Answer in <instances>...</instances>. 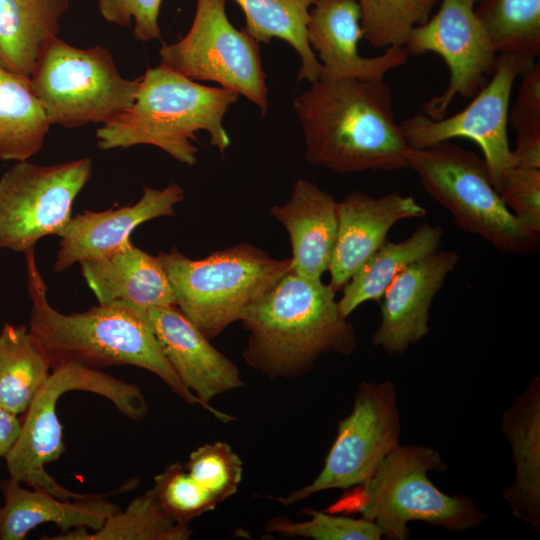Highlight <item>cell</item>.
Listing matches in <instances>:
<instances>
[{
	"instance_id": "cell-1",
	"label": "cell",
	"mask_w": 540,
	"mask_h": 540,
	"mask_svg": "<svg viewBox=\"0 0 540 540\" xmlns=\"http://www.w3.org/2000/svg\"><path fill=\"white\" fill-rule=\"evenodd\" d=\"M308 162L338 173L408 169L384 80L319 78L293 101Z\"/></svg>"
},
{
	"instance_id": "cell-2",
	"label": "cell",
	"mask_w": 540,
	"mask_h": 540,
	"mask_svg": "<svg viewBox=\"0 0 540 540\" xmlns=\"http://www.w3.org/2000/svg\"><path fill=\"white\" fill-rule=\"evenodd\" d=\"M27 286L32 310L29 332L46 354L51 369L78 363L94 369L132 365L158 376L177 396L198 405L218 420L236 418L200 401L180 381L145 321L122 304L97 305L63 314L47 300V287L34 250L25 253Z\"/></svg>"
},
{
	"instance_id": "cell-3",
	"label": "cell",
	"mask_w": 540,
	"mask_h": 540,
	"mask_svg": "<svg viewBox=\"0 0 540 540\" xmlns=\"http://www.w3.org/2000/svg\"><path fill=\"white\" fill-rule=\"evenodd\" d=\"M335 293L321 279L290 270L242 317L249 332L244 361L271 379H290L307 374L325 354L350 355L356 333Z\"/></svg>"
},
{
	"instance_id": "cell-4",
	"label": "cell",
	"mask_w": 540,
	"mask_h": 540,
	"mask_svg": "<svg viewBox=\"0 0 540 540\" xmlns=\"http://www.w3.org/2000/svg\"><path fill=\"white\" fill-rule=\"evenodd\" d=\"M239 94L222 87L199 84L163 65L140 76L133 104L96 130L103 150L152 145L182 164L197 162L194 144L206 131L210 144L223 154L231 140L223 119Z\"/></svg>"
},
{
	"instance_id": "cell-5",
	"label": "cell",
	"mask_w": 540,
	"mask_h": 540,
	"mask_svg": "<svg viewBox=\"0 0 540 540\" xmlns=\"http://www.w3.org/2000/svg\"><path fill=\"white\" fill-rule=\"evenodd\" d=\"M447 469L439 452L423 445H399L364 484L337 503L330 513L358 512L388 540L409 539L408 523L423 521L452 531L482 524L487 515L465 495H448L428 478Z\"/></svg>"
},
{
	"instance_id": "cell-6",
	"label": "cell",
	"mask_w": 540,
	"mask_h": 540,
	"mask_svg": "<svg viewBox=\"0 0 540 540\" xmlns=\"http://www.w3.org/2000/svg\"><path fill=\"white\" fill-rule=\"evenodd\" d=\"M172 286L176 307L209 339L246 311L291 270V258L275 259L241 243L193 260L172 247L156 255Z\"/></svg>"
},
{
	"instance_id": "cell-7",
	"label": "cell",
	"mask_w": 540,
	"mask_h": 540,
	"mask_svg": "<svg viewBox=\"0 0 540 540\" xmlns=\"http://www.w3.org/2000/svg\"><path fill=\"white\" fill-rule=\"evenodd\" d=\"M407 161L425 191L452 214L462 231L502 253H536L540 235L507 208L477 153L446 140L424 149L409 148Z\"/></svg>"
},
{
	"instance_id": "cell-8",
	"label": "cell",
	"mask_w": 540,
	"mask_h": 540,
	"mask_svg": "<svg viewBox=\"0 0 540 540\" xmlns=\"http://www.w3.org/2000/svg\"><path fill=\"white\" fill-rule=\"evenodd\" d=\"M70 391L98 394L131 420L138 421L148 413L146 399L135 384L78 363L62 364L52 370L25 411L19 435L5 461L12 479L65 500L93 495L63 487L45 469L47 464L59 459L65 451L56 405L58 399Z\"/></svg>"
},
{
	"instance_id": "cell-9",
	"label": "cell",
	"mask_w": 540,
	"mask_h": 540,
	"mask_svg": "<svg viewBox=\"0 0 540 540\" xmlns=\"http://www.w3.org/2000/svg\"><path fill=\"white\" fill-rule=\"evenodd\" d=\"M30 80L50 124H105L133 104L140 77L126 79L102 46L81 49L59 37L39 54Z\"/></svg>"
},
{
	"instance_id": "cell-10",
	"label": "cell",
	"mask_w": 540,
	"mask_h": 540,
	"mask_svg": "<svg viewBox=\"0 0 540 540\" xmlns=\"http://www.w3.org/2000/svg\"><path fill=\"white\" fill-rule=\"evenodd\" d=\"M227 0H196L187 34L159 49L160 64L193 80L211 81L244 96L264 116L268 109L266 74L259 43L227 17Z\"/></svg>"
},
{
	"instance_id": "cell-11",
	"label": "cell",
	"mask_w": 540,
	"mask_h": 540,
	"mask_svg": "<svg viewBox=\"0 0 540 540\" xmlns=\"http://www.w3.org/2000/svg\"><path fill=\"white\" fill-rule=\"evenodd\" d=\"M390 380L362 382L350 414L338 422L323 468L308 485L275 499L289 506L315 493L364 484L400 445L401 421Z\"/></svg>"
},
{
	"instance_id": "cell-12",
	"label": "cell",
	"mask_w": 540,
	"mask_h": 540,
	"mask_svg": "<svg viewBox=\"0 0 540 540\" xmlns=\"http://www.w3.org/2000/svg\"><path fill=\"white\" fill-rule=\"evenodd\" d=\"M91 175L89 157L47 166L17 161L0 178V249L25 254L41 238L59 236Z\"/></svg>"
},
{
	"instance_id": "cell-13",
	"label": "cell",
	"mask_w": 540,
	"mask_h": 540,
	"mask_svg": "<svg viewBox=\"0 0 540 540\" xmlns=\"http://www.w3.org/2000/svg\"><path fill=\"white\" fill-rule=\"evenodd\" d=\"M535 60L515 53H500L491 79L460 112L432 119L417 113L401 124L411 149H424L446 140L467 138L478 144L494 189L500 188L511 168L508 115L513 85Z\"/></svg>"
},
{
	"instance_id": "cell-14",
	"label": "cell",
	"mask_w": 540,
	"mask_h": 540,
	"mask_svg": "<svg viewBox=\"0 0 540 540\" xmlns=\"http://www.w3.org/2000/svg\"><path fill=\"white\" fill-rule=\"evenodd\" d=\"M480 0H441L434 15L414 27L404 45L409 56L439 55L449 70L447 88L423 103L422 113L432 119L447 116L456 96L474 97L495 70L494 49L475 7Z\"/></svg>"
},
{
	"instance_id": "cell-15",
	"label": "cell",
	"mask_w": 540,
	"mask_h": 540,
	"mask_svg": "<svg viewBox=\"0 0 540 540\" xmlns=\"http://www.w3.org/2000/svg\"><path fill=\"white\" fill-rule=\"evenodd\" d=\"M125 306L145 321L180 381L204 404L245 385L239 368L176 306Z\"/></svg>"
},
{
	"instance_id": "cell-16",
	"label": "cell",
	"mask_w": 540,
	"mask_h": 540,
	"mask_svg": "<svg viewBox=\"0 0 540 540\" xmlns=\"http://www.w3.org/2000/svg\"><path fill=\"white\" fill-rule=\"evenodd\" d=\"M459 261L455 251L438 250L398 274L380 299L381 321L372 344L403 354L429 332V310Z\"/></svg>"
},
{
	"instance_id": "cell-17",
	"label": "cell",
	"mask_w": 540,
	"mask_h": 540,
	"mask_svg": "<svg viewBox=\"0 0 540 540\" xmlns=\"http://www.w3.org/2000/svg\"><path fill=\"white\" fill-rule=\"evenodd\" d=\"M307 24V40L321 64L320 78L384 80L403 66L409 54L404 47H389L374 57L360 54L363 39L356 0H316Z\"/></svg>"
},
{
	"instance_id": "cell-18",
	"label": "cell",
	"mask_w": 540,
	"mask_h": 540,
	"mask_svg": "<svg viewBox=\"0 0 540 540\" xmlns=\"http://www.w3.org/2000/svg\"><path fill=\"white\" fill-rule=\"evenodd\" d=\"M337 212V235L328 268L329 285L335 292L387 241L397 222L426 215L412 196L390 192L375 198L359 190L338 202Z\"/></svg>"
},
{
	"instance_id": "cell-19",
	"label": "cell",
	"mask_w": 540,
	"mask_h": 540,
	"mask_svg": "<svg viewBox=\"0 0 540 540\" xmlns=\"http://www.w3.org/2000/svg\"><path fill=\"white\" fill-rule=\"evenodd\" d=\"M184 198L183 188L171 182L162 189L144 186L134 204L105 211H84L72 217L61 232L54 270L62 272L75 263L102 258L130 240L140 224L174 216L175 205Z\"/></svg>"
},
{
	"instance_id": "cell-20",
	"label": "cell",
	"mask_w": 540,
	"mask_h": 540,
	"mask_svg": "<svg viewBox=\"0 0 540 540\" xmlns=\"http://www.w3.org/2000/svg\"><path fill=\"white\" fill-rule=\"evenodd\" d=\"M338 202L314 182L297 180L289 200L275 205L270 215L288 232L291 271L321 279L329 268L338 227Z\"/></svg>"
},
{
	"instance_id": "cell-21",
	"label": "cell",
	"mask_w": 540,
	"mask_h": 540,
	"mask_svg": "<svg viewBox=\"0 0 540 540\" xmlns=\"http://www.w3.org/2000/svg\"><path fill=\"white\" fill-rule=\"evenodd\" d=\"M80 265L101 305L176 306L172 286L157 257L136 247L131 239L110 254Z\"/></svg>"
},
{
	"instance_id": "cell-22",
	"label": "cell",
	"mask_w": 540,
	"mask_h": 540,
	"mask_svg": "<svg viewBox=\"0 0 540 540\" xmlns=\"http://www.w3.org/2000/svg\"><path fill=\"white\" fill-rule=\"evenodd\" d=\"M0 491V540H22L43 523H54L63 532L80 527L95 531L121 510L103 495L65 500L42 489H26L11 477L0 482Z\"/></svg>"
},
{
	"instance_id": "cell-23",
	"label": "cell",
	"mask_w": 540,
	"mask_h": 540,
	"mask_svg": "<svg viewBox=\"0 0 540 540\" xmlns=\"http://www.w3.org/2000/svg\"><path fill=\"white\" fill-rule=\"evenodd\" d=\"M502 431L511 445L515 480L503 491L513 515L540 529V377L502 415Z\"/></svg>"
},
{
	"instance_id": "cell-24",
	"label": "cell",
	"mask_w": 540,
	"mask_h": 540,
	"mask_svg": "<svg viewBox=\"0 0 540 540\" xmlns=\"http://www.w3.org/2000/svg\"><path fill=\"white\" fill-rule=\"evenodd\" d=\"M70 0H0V67L30 78Z\"/></svg>"
},
{
	"instance_id": "cell-25",
	"label": "cell",
	"mask_w": 540,
	"mask_h": 540,
	"mask_svg": "<svg viewBox=\"0 0 540 540\" xmlns=\"http://www.w3.org/2000/svg\"><path fill=\"white\" fill-rule=\"evenodd\" d=\"M443 233L442 227L425 223L400 242L386 241L342 288L341 314L347 318L363 303L380 301L398 274L440 249Z\"/></svg>"
},
{
	"instance_id": "cell-26",
	"label": "cell",
	"mask_w": 540,
	"mask_h": 540,
	"mask_svg": "<svg viewBox=\"0 0 540 540\" xmlns=\"http://www.w3.org/2000/svg\"><path fill=\"white\" fill-rule=\"evenodd\" d=\"M50 125L30 78L0 67V160L32 157L42 148Z\"/></svg>"
},
{
	"instance_id": "cell-27",
	"label": "cell",
	"mask_w": 540,
	"mask_h": 540,
	"mask_svg": "<svg viewBox=\"0 0 540 540\" xmlns=\"http://www.w3.org/2000/svg\"><path fill=\"white\" fill-rule=\"evenodd\" d=\"M245 16L242 28L258 43L278 38L298 53L297 81L313 83L321 76V64L307 40L310 7L316 0H234Z\"/></svg>"
},
{
	"instance_id": "cell-28",
	"label": "cell",
	"mask_w": 540,
	"mask_h": 540,
	"mask_svg": "<svg viewBox=\"0 0 540 540\" xmlns=\"http://www.w3.org/2000/svg\"><path fill=\"white\" fill-rule=\"evenodd\" d=\"M49 360L24 325L0 332V407L20 416L47 381Z\"/></svg>"
},
{
	"instance_id": "cell-29",
	"label": "cell",
	"mask_w": 540,
	"mask_h": 540,
	"mask_svg": "<svg viewBox=\"0 0 540 540\" xmlns=\"http://www.w3.org/2000/svg\"><path fill=\"white\" fill-rule=\"evenodd\" d=\"M189 524L173 520L161 507L151 489L134 498L124 511L109 516L102 527L89 533L75 528L51 540H186Z\"/></svg>"
},
{
	"instance_id": "cell-30",
	"label": "cell",
	"mask_w": 540,
	"mask_h": 540,
	"mask_svg": "<svg viewBox=\"0 0 540 540\" xmlns=\"http://www.w3.org/2000/svg\"><path fill=\"white\" fill-rule=\"evenodd\" d=\"M475 12L497 53L540 55V0H480Z\"/></svg>"
},
{
	"instance_id": "cell-31",
	"label": "cell",
	"mask_w": 540,
	"mask_h": 540,
	"mask_svg": "<svg viewBox=\"0 0 540 540\" xmlns=\"http://www.w3.org/2000/svg\"><path fill=\"white\" fill-rule=\"evenodd\" d=\"M441 0H356L362 36L375 48L404 47L411 30L424 24Z\"/></svg>"
},
{
	"instance_id": "cell-32",
	"label": "cell",
	"mask_w": 540,
	"mask_h": 540,
	"mask_svg": "<svg viewBox=\"0 0 540 540\" xmlns=\"http://www.w3.org/2000/svg\"><path fill=\"white\" fill-rule=\"evenodd\" d=\"M520 78L508 115L517 134L516 146L511 150V167L540 168V62L535 61Z\"/></svg>"
},
{
	"instance_id": "cell-33",
	"label": "cell",
	"mask_w": 540,
	"mask_h": 540,
	"mask_svg": "<svg viewBox=\"0 0 540 540\" xmlns=\"http://www.w3.org/2000/svg\"><path fill=\"white\" fill-rule=\"evenodd\" d=\"M305 521L293 522L284 517L271 519L266 531L285 537H303L313 540H380L379 528L370 520L339 516L334 513L304 509Z\"/></svg>"
},
{
	"instance_id": "cell-34",
	"label": "cell",
	"mask_w": 540,
	"mask_h": 540,
	"mask_svg": "<svg viewBox=\"0 0 540 540\" xmlns=\"http://www.w3.org/2000/svg\"><path fill=\"white\" fill-rule=\"evenodd\" d=\"M151 491L163 510L178 523L189 524L218 505L211 494L177 462L154 477Z\"/></svg>"
},
{
	"instance_id": "cell-35",
	"label": "cell",
	"mask_w": 540,
	"mask_h": 540,
	"mask_svg": "<svg viewBox=\"0 0 540 540\" xmlns=\"http://www.w3.org/2000/svg\"><path fill=\"white\" fill-rule=\"evenodd\" d=\"M184 468L218 504L238 491L243 472L240 457L222 441L192 451Z\"/></svg>"
},
{
	"instance_id": "cell-36",
	"label": "cell",
	"mask_w": 540,
	"mask_h": 540,
	"mask_svg": "<svg viewBox=\"0 0 540 540\" xmlns=\"http://www.w3.org/2000/svg\"><path fill=\"white\" fill-rule=\"evenodd\" d=\"M498 194L517 218L540 235V168L511 167Z\"/></svg>"
},
{
	"instance_id": "cell-37",
	"label": "cell",
	"mask_w": 540,
	"mask_h": 540,
	"mask_svg": "<svg viewBox=\"0 0 540 540\" xmlns=\"http://www.w3.org/2000/svg\"><path fill=\"white\" fill-rule=\"evenodd\" d=\"M162 0H97L101 16L109 23L129 27L140 42L160 38L158 23Z\"/></svg>"
},
{
	"instance_id": "cell-38",
	"label": "cell",
	"mask_w": 540,
	"mask_h": 540,
	"mask_svg": "<svg viewBox=\"0 0 540 540\" xmlns=\"http://www.w3.org/2000/svg\"><path fill=\"white\" fill-rule=\"evenodd\" d=\"M22 419L0 407V461L10 452L20 432Z\"/></svg>"
}]
</instances>
